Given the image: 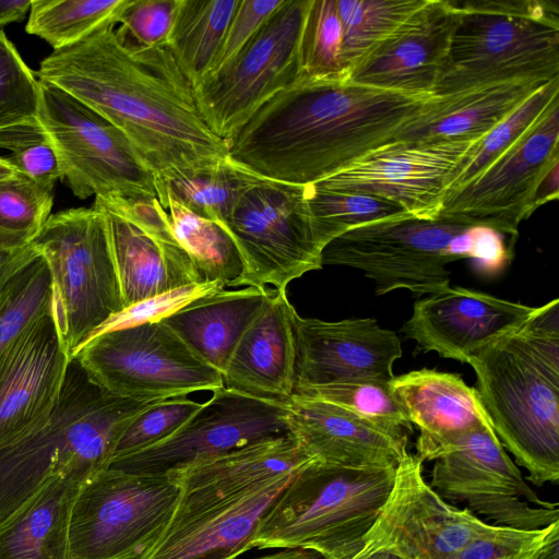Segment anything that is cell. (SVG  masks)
<instances>
[{
	"instance_id": "11a10c76",
	"label": "cell",
	"mask_w": 559,
	"mask_h": 559,
	"mask_svg": "<svg viewBox=\"0 0 559 559\" xmlns=\"http://www.w3.org/2000/svg\"><path fill=\"white\" fill-rule=\"evenodd\" d=\"M534 559H559V522L554 524L544 546Z\"/></svg>"
},
{
	"instance_id": "9f6ffc18",
	"label": "cell",
	"mask_w": 559,
	"mask_h": 559,
	"mask_svg": "<svg viewBox=\"0 0 559 559\" xmlns=\"http://www.w3.org/2000/svg\"><path fill=\"white\" fill-rule=\"evenodd\" d=\"M314 551L304 549H285L283 551L267 555L255 559H317Z\"/></svg>"
},
{
	"instance_id": "d590c367",
	"label": "cell",
	"mask_w": 559,
	"mask_h": 559,
	"mask_svg": "<svg viewBox=\"0 0 559 559\" xmlns=\"http://www.w3.org/2000/svg\"><path fill=\"white\" fill-rule=\"evenodd\" d=\"M126 3L127 0H32L25 29L58 50L106 23L117 24Z\"/></svg>"
},
{
	"instance_id": "db71d44e",
	"label": "cell",
	"mask_w": 559,
	"mask_h": 559,
	"mask_svg": "<svg viewBox=\"0 0 559 559\" xmlns=\"http://www.w3.org/2000/svg\"><path fill=\"white\" fill-rule=\"evenodd\" d=\"M559 165L555 166L545 177L535 197L536 209L544 203L557 200L559 195Z\"/></svg>"
},
{
	"instance_id": "5bb4252c",
	"label": "cell",
	"mask_w": 559,
	"mask_h": 559,
	"mask_svg": "<svg viewBox=\"0 0 559 559\" xmlns=\"http://www.w3.org/2000/svg\"><path fill=\"white\" fill-rule=\"evenodd\" d=\"M433 461L429 486L445 501H465L493 525L532 531L559 522L558 504L525 483L491 425L451 440Z\"/></svg>"
},
{
	"instance_id": "8d00e7d4",
	"label": "cell",
	"mask_w": 559,
	"mask_h": 559,
	"mask_svg": "<svg viewBox=\"0 0 559 559\" xmlns=\"http://www.w3.org/2000/svg\"><path fill=\"white\" fill-rule=\"evenodd\" d=\"M559 97V78L533 93L475 145L452 176L447 194L479 176L492 162L513 145ZM445 194V195H447Z\"/></svg>"
},
{
	"instance_id": "5b68a950",
	"label": "cell",
	"mask_w": 559,
	"mask_h": 559,
	"mask_svg": "<svg viewBox=\"0 0 559 559\" xmlns=\"http://www.w3.org/2000/svg\"><path fill=\"white\" fill-rule=\"evenodd\" d=\"M396 467L312 462L261 520L252 547L304 549L323 559H356L394 485Z\"/></svg>"
},
{
	"instance_id": "b9f144b4",
	"label": "cell",
	"mask_w": 559,
	"mask_h": 559,
	"mask_svg": "<svg viewBox=\"0 0 559 559\" xmlns=\"http://www.w3.org/2000/svg\"><path fill=\"white\" fill-rule=\"evenodd\" d=\"M294 394L341 406L383 427L412 435L413 425L393 397L389 382L360 381L295 386Z\"/></svg>"
},
{
	"instance_id": "ee69618b",
	"label": "cell",
	"mask_w": 559,
	"mask_h": 559,
	"mask_svg": "<svg viewBox=\"0 0 559 559\" xmlns=\"http://www.w3.org/2000/svg\"><path fill=\"white\" fill-rule=\"evenodd\" d=\"M38 108V80L0 31V130L37 120Z\"/></svg>"
},
{
	"instance_id": "681fc988",
	"label": "cell",
	"mask_w": 559,
	"mask_h": 559,
	"mask_svg": "<svg viewBox=\"0 0 559 559\" xmlns=\"http://www.w3.org/2000/svg\"><path fill=\"white\" fill-rule=\"evenodd\" d=\"M282 2L283 0H239L227 26L219 51L206 76L229 62Z\"/></svg>"
},
{
	"instance_id": "ab89813d",
	"label": "cell",
	"mask_w": 559,
	"mask_h": 559,
	"mask_svg": "<svg viewBox=\"0 0 559 559\" xmlns=\"http://www.w3.org/2000/svg\"><path fill=\"white\" fill-rule=\"evenodd\" d=\"M50 308V276L38 257L0 294V366L26 326Z\"/></svg>"
},
{
	"instance_id": "8992f818",
	"label": "cell",
	"mask_w": 559,
	"mask_h": 559,
	"mask_svg": "<svg viewBox=\"0 0 559 559\" xmlns=\"http://www.w3.org/2000/svg\"><path fill=\"white\" fill-rule=\"evenodd\" d=\"M457 21L433 94L559 78V7L537 0H453Z\"/></svg>"
},
{
	"instance_id": "484cf974",
	"label": "cell",
	"mask_w": 559,
	"mask_h": 559,
	"mask_svg": "<svg viewBox=\"0 0 559 559\" xmlns=\"http://www.w3.org/2000/svg\"><path fill=\"white\" fill-rule=\"evenodd\" d=\"M298 313L286 292L276 290L237 343L223 373L226 389L287 402L296 384Z\"/></svg>"
},
{
	"instance_id": "f5cc1de1",
	"label": "cell",
	"mask_w": 559,
	"mask_h": 559,
	"mask_svg": "<svg viewBox=\"0 0 559 559\" xmlns=\"http://www.w3.org/2000/svg\"><path fill=\"white\" fill-rule=\"evenodd\" d=\"M31 0H0V26L21 21L31 8Z\"/></svg>"
},
{
	"instance_id": "ac0fdd59",
	"label": "cell",
	"mask_w": 559,
	"mask_h": 559,
	"mask_svg": "<svg viewBox=\"0 0 559 559\" xmlns=\"http://www.w3.org/2000/svg\"><path fill=\"white\" fill-rule=\"evenodd\" d=\"M93 206L105 224L123 308L177 287L203 283L156 198L95 197Z\"/></svg>"
},
{
	"instance_id": "7a4b0ae2",
	"label": "cell",
	"mask_w": 559,
	"mask_h": 559,
	"mask_svg": "<svg viewBox=\"0 0 559 559\" xmlns=\"http://www.w3.org/2000/svg\"><path fill=\"white\" fill-rule=\"evenodd\" d=\"M437 97L299 75L225 140L227 155L260 177L311 185L396 141Z\"/></svg>"
},
{
	"instance_id": "6da1fadb",
	"label": "cell",
	"mask_w": 559,
	"mask_h": 559,
	"mask_svg": "<svg viewBox=\"0 0 559 559\" xmlns=\"http://www.w3.org/2000/svg\"><path fill=\"white\" fill-rule=\"evenodd\" d=\"M49 82L97 112L130 142L155 181L157 200L168 180L214 166L227 156L198 109L194 87L166 44L135 46L116 23L53 50L40 62Z\"/></svg>"
},
{
	"instance_id": "7bdbcfd3",
	"label": "cell",
	"mask_w": 559,
	"mask_h": 559,
	"mask_svg": "<svg viewBox=\"0 0 559 559\" xmlns=\"http://www.w3.org/2000/svg\"><path fill=\"white\" fill-rule=\"evenodd\" d=\"M0 147L11 152L8 160L17 173L39 186L52 190L61 179L53 145L38 119L1 129Z\"/></svg>"
},
{
	"instance_id": "6f0895ef",
	"label": "cell",
	"mask_w": 559,
	"mask_h": 559,
	"mask_svg": "<svg viewBox=\"0 0 559 559\" xmlns=\"http://www.w3.org/2000/svg\"><path fill=\"white\" fill-rule=\"evenodd\" d=\"M16 169L8 160V158L0 157V181H3L16 174Z\"/></svg>"
},
{
	"instance_id": "816d5d0a",
	"label": "cell",
	"mask_w": 559,
	"mask_h": 559,
	"mask_svg": "<svg viewBox=\"0 0 559 559\" xmlns=\"http://www.w3.org/2000/svg\"><path fill=\"white\" fill-rule=\"evenodd\" d=\"M38 257L31 245L21 250H8L0 246V294L19 273Z\"/></svg>"
},
{
	"instance_id": "c3c4849f",
	"label": "cell",
	"mask_w": 559,
	"mask_h": 559,
	"mask_svg": "<svg viewBox=\"0 0 559 559\" xmlns=\"http://www.w3.org/2000/svg\"><path fill=\"white\" fill-rule=\"evenodd\" d=\"M555 523L532 531L491 524L490 528L468 542L453 559H534Z\"/></svg>"
},
{
	"instance_id": "e0dca14e",
	"label": "cell",
	"mask_w": 559,
	"mask_h": 559,
	"mask_svg": "<svg viewBox=\"0 0 559 559\" xmlns=\"http://www.w3.org/2000/svg\"><path fill=\"white\" fill-rule=\"evenodd\" d=\"M469 509L443 500L425 480L423 462L407 452L395 468L394 485L356 559L389 551L403 559H453L490 528Z\"/></svg>"
},
{
	"instance_id": "7dc6e473",
	"label": "cell",
	"mask_w": 559,
	"mask_h": 559,
	"mask_svg": "<svg viewBox=\"0 0 559 559\" xmlns=\"http://www.w3.org/2000/svg\"><path fill=\"white\" fill-rule=\"evenodd\" d=\"M180 0H127L117 19L118 33L141 47L166 44Z\"/></svg>"
},
{
	"instance_id": "d6986e66",
	"label": "cell",
	"mask_w": 559,
	"mask_h": 559,
	"mask_svg": "<svg viewBox=\"0 0 559 559\" xmlns=\"http://www.w3.org/2000/svg\"><path fill=\"white\" fill-rule=\"evenodd\" d=\"M479 140L395 141L311 186L385 199L416 218L436 219L453 174Z\"/></svg>"
},
{
	"instance_id": "680465c9",
	"label": "cell",
	"mask_w": 559,
	"mask_h": 559,
	"mask_svg": "<svg viewBox=\"0 0 559 559\" xmlns=\"http://www.w3.org/2000/svg\"><path fill=\"white\" fill-rule=\"evenodd\" d=\"M365 559H403L392 552L389 551H376L369 556H367Z\"/></svg>"
},
{
	"instance_id": "44dd1931",
	"label": "cell",
	"mask_w": 559,
	"mask_h": 559,
	"mask_svg": "<svg viewBox=\"0 0 559 559\" xmlns=\"http://www.w3.org/2000/svg\"><path fill=\"white\" fill-rule=\"evenodd\" d=\"M70 360L50 308L26 326L0 366V449L48 421Z\"/></svg>"
},
{
	"instance_id": "4316f807",
	"label": "cell",
	"mask_w": 559,
	"mask_h": 559,
	"mask_svg": "<svg viewBox=\"0 0 559 559\" xmlns=\"http://www.w3.org/2000/svg\"><path fill=\"white\" fill-rule=\"evenodd\" d=\"M389 386L407 420L420 430L416 456L421 462L433 461L451 440L491 425L476 389L459 374L420 369L394 376Z\"/></svg>"
},
{
	"instance_id": "9a60e30c",
	"label": "cell",
	"mask_w": 559,
	"mask_h": 559,
	"mask_svg": "<svg viewBox=\"0 0 559 559\" xmlns=\"http://www.w3.org/2000/svg\"><path fill=\"white\" fill-rule=\"evenodd\" d=\"M559 97L479 176L445 195L438 217L491 227L514 241L535 210V197L559 165Z\"/></svg>"
},
{
	"instance_id": "1f68e13d",
	"label": "cell",
	"mask_w": 559,
	"mask_h": 559,
	"mask_svg": "<svg viewBox=\"0 0 559 559\" xmlns=\"http://www.w3.org/2000/svg\"><path fill=\"white\" fill-rule=\"evenodd\" d=\"M238 1L180 0L167 45L193 87L209 73Z\"/></svg>"
},
{
	"instance_id": "8fae6325",
	"label": "cell",
	"mask_w": 559,
	"mask_h": 559,
	"mask_svg": "<svg viewBox=\"0 0 559 559\" xmlns=\"http://www.w3.org/2000/svg\"><path fill=\"white\" fill-rule=\"evenodd\" d=\"M72 358L96 385L122 399L163 401L224 386L223 376L162 321L103 333Z\"/></svg>"
},
{
	"instance_id": "f1b7e54d",
	"label": "cell",
	"mask_w": 559,
	"mask_h": 559,
	"mask_svg": "<svg viewBox=\"0 0 559 559\" xmlns=\"http://www.w3.org/2000/svg\"><path fill=\"white\" fill-rule=\"evenodd\" d=\"M275 292L253 286L223 289L194 299L162 322L223 376L243 332Z\"/></svg>"
},
{
	"instance_id": "3957f363",
	"label": "cell",
	"mask_w": 559,
	"mask_h": 559,
	"mask_svg": "<svg viewBox=\"0 0 559 559\" xmlns=\"http://www.w3.org/2000/svg\"><path fill=\"white\" fill-rule=\"evenodd\" d=\"M503 448L536 486L559 479V300L487 344L468 361Z\"/></svg>"
},
{
	"instance_id": "836d02e7",
	"label": "cell",
	"mask_w": 559,
	"mask_h": 559,
	"mask_svg": "<svg viewBox=\"0 0 559 559\" xmlns=\"http://www.w3.org/2000/svg\"><path fill=\"white\" fill-rule=\"evenodd\" d=\"M426 0H336L342 24V64L347 76Z\"/></svg>"
},
{
	"instance_id": "f907efd6",
	"label": "cell",
	"mask_w": 559,
	"mask_h": 559,
	"mask_svg": "<svg viewBox=\"0 0 559 559\" xmlns=\"http://www.w3.org/2000/svg\"><path fill=\"white\" fill-rule=\"evenodd\" d=\"M504 235L487 226H474V246L471 259L481 272L495 273L506 266L512 257Z\"/></svg>"
},
{
	"instance_id": "bcb514c9",
	"label": "cell",
	"mask_w": 559,
	"mask_h": 559,
	"mask_svg": "<svg viewBox=\"0 0 559 559\" xmlns=\"http://www.w3.org/2000/svg\"><path fill=\"white\" fill-rule=\"evenodd\" d=\"M223 289H226L223 282H203L177 287L166 293L139 300L109 317L86 341L110 331L151 322H159L194 299Z\"/></svg>"
},
{
	"instance_id": "f35d334b",
	"label": "cell",
	"mask_w": 559,
	"mask_h": 559,
	"mask_svg": "<svg viewBox=\"0 0 559 559\" xmlns=\"http://www.w3.org/2000/svg\"><path fill=\"white\" fill-rule=\"evenodd\" d=\"M308 202L318 239L325 248L347 230L407 213L399 204L376 197L325 191L307 185Z\"/></svg>"
},
{
	"instance_id": "f546056e",
	"label": "cell",
	"mask_w": 559,
	"mask_h": 559,
	"mask_svg": "<svg viewBox=\"0 0 559 559\" xmlns=\"http://www.w3.org/2000/svg\"><path fill=\"white\" fill-rule=\"evenodd\" d=\"M547 82L495 83L438 96L396 141L423 144L481 139Z\"/></svg>"
},
{
	"instance_id": "30bf717a",
	"label": "cell",
	"mask_w": 559,
	"mask_h": 559,
	"mask_svg": "<svg viewBox=\"0 0 559 559\" xmlns=\"http://www.w3.org/2000/svg\"><path fill=\"white\" fill-rule=\"evenodd\" d=\"M38 86L37 119L76 198L157 199L152 173L116 127L58 86Z\"/></svg>"
},
{
	"instance_id": "ffe728a7",
	"label": "cell",
	"mask_w": 559,
	"mask_h": 559,
	"mask_svg": "<svg viewBox=\"0 0 559 559\" xmlns=\"http://www.w3.org/2000/svg\"><path fill=\"white\" fill-rule=\"evenodd\" d=\"M296 474L228 499L180 493L166 527L136 559H236L253 548L261 520Z\"/></svg>"
},
{
	"instance_id": "60d3db41",
	"label": "cell",
	"mask_w": 559,
	"mask_h": 559,
	"mask_svg": "<svg viewBox=\"0 0 559 559\" xmlns=\"http://www.w3.org/2000/svg\"><path fill=\"white\" fill-rule=\"evenodd\" d=\"M342 39L336 0H309L300 36V75L348 80L341 58Z\"/></svg>"
},
{
	"instance_id": "603a6c76",
	"label": "cell",
	"mask_w": 559,
	"mask_h": 559,
	"mask_svg": "<svg viewBox=\"0 0 559 559\" xmlns=\"http://www.w3.org/2000/svg\"><path fill=\"white\" fill-rule=\"evenodd\" d=\"M534 309L479 290L448 286L416 301L401 331L423 352L468 364L480 348L524 323Z\"/></svg>"
},
{
	"instance_id": "74e56055",
	"label": "cell",
	"mask_w": 559,
	"mask_h": 559,
	"mask_svg": "<svg viewBox=\"0 0 559 559\" xmlns=\"http://www.w3.org/2000/svg\"><path fill=\"white\" fill-rule=\"evenodd\" d=\"M52 200V190L20 173L0 181V246L28 247L50 216Z\"/></svg>"
},
{
	"instance_id": "277c9868",
	"label": "cell",
	"mask_w": 559,
	"mask_h": 559,
	"mask_svg": "<svg viewBox=\"0 0 559 559\" xmlns=\"http://www.w3.org/2000/svg\"><path fill=\"white\" fill-rule=\"evenodd\" d=\"M157 402L122 399L105 391L72 358L48 421L0 449V524L50 479L72 478L84 484L107 469L124 430Z\"/></svg>"
},
{
	"instance_id": "d4e9b609",
	"label": "cell",
	"mask_w": 559,
	"mask_h": 559,
	"mask_svg": "<svg viewBox=\"0 0 559 559\" xmlns=\"http://www.w3.org/2000/svg\"><path fill=\"white\" fill-rule=\"evenodd\" d=\"M289 430L317 462L348 467H396L411 433L390 429L341 406L293 394Z\"/></svg>"
},
{
	"instance_id": "e575fe53",
	"label": "cell",
	"mask_w": 559,
	"mask_h": 559,
	"mask_svg": "<svg viewBox=\"0 0 559 559\" xmlns=\"http://www.w3.org/2000/svg\"><path fill=\"white\" fill-rule=\"evenodd\" d=\"M254 176L227 155L212 167L168 180L158 201L166 210V195L170 194L193 213L224 225Z\"/></svg>"
},
{
	"instance_id": "f6af8a7d",
	"label": "cell",
	"mask_w": 559,
	"mask_h": 559,
	"mask_svg": "<svg viewBox=\"0 0 559 559\" xmlns=\"http://www.w3.org/2000/svg\"><path fill=\"white\" fill-rule=\"evenodd\" d=\"M200 406L201 403L186 396L167 399L153 404L136 416L124 430L117 443L112 460L139 452L166 439Z\"/></svg>"
},
{
	"instance_id": "cb8c5ba5",
	"label": "cell",
	"mask_w": 559,
	"mask_h": 559,
	"mask_svg": "<svg viewBox=\"0 0 559 559\" xmlns=\"http://www.w3.org/2000/svg\"><path fill=\"white\" fill-rule=\"evenodd\" d=\"M457 15L453 0H426L352 69L348 81L389 91L433 94Z\"/></svg>"
},
{
	"instance_id": "9c48e42d",
	"label": "cell",
	"mask_w": 559,
	"mask_h": 559,
	"mask_svg": "<svg viewBox=\"0 0 559 559\" xmlns=\"http://www.w3.org/2000/svg\"><path fill=\"white\" fill-rule=\"evenodd\" d=\"M181 489L168 475L107 468L84 483L72 504L69 559H136L169 522Z\"/></svg>"
},
{
	"instance_id": "2e32d148",
	"label": "cell",
	"mask_w": 559,
	"mask_h": 559,
	"mask_svg": "<svg viewBox=\"0 0 559 559\" xmlns=\"http://www.w3.org/2000/svg\"><path fill=\"white\" fill-rule=\"evenodd\" d=\"M288 433L287 402L257 399L223 386L169 437L114 459L109 468L167 475L195 461Z\"/></svg>"
},
{
	"instance_id": "83f0119b",
	"label": "cell",
	"mask_w": 559,
	"mask_h": 559,
	"mask_svg": "<svg viewBox=\"0 0 559 559\" xmlns=\"http://www.w3.org/2000/svg\"><path fill=\"white\" fill-rule=\"evenodd\" d=\"M314 461L288 433L195 461L167 475L182 496L228 499L296 474Z\"/></svg>"
},
{
	"instance_id": "52a82bcc",
	"label": "cell",
	"mask_w": 559,
	"mask_h": 559,
	"mask_svg": "<svg viewBox=\"0 0 559 559\" xmlns=\"http://www.w3.org/2000/svg\"><path fill=\"white\" fill-rule=\"evenodd\" d=\"M31 247L48 267L51 314L72 359L91 334L123 308L102 214L92 206L50 215Z\"/></svg>"
},
{
	"instance_id": "7402d4cb",
	"label": "cell",
	"mask_w": 559,
	"mask_h": 559,
	"mask_svg": "<svg viewBox=\"0 0 559 559\" xmlns=\"http://www.w3.org/2000/svg\"><path fill=\"white\" fill-rule=\"evenodd\" d=\"M295 333V386L390 382L393 365L402 356L396 333L372 318L329 322L297 314Z\"/></svg>"
},
{
	"instance_id": "d6a6232c",
	"label": "cell",
	"mask_w": 559,
	"mask_h": 559,
	"mask_svg": "<svg viewBox=\"0 0 559 559\" xmlns=\"http://www.w3.org/2000/svg\"><path fill=\"white\" fill-rule=\"evenodd\" d=\"M166 211L176 239L189 254L202 281H219L226 287H235L245 265L225 225L193 213L170 194L166 195Z\"/></svg>"
},
{
	"instance_id": "7c38bea8",
	"label": "cell",
	"mask_w": 559,
	"mask_h": 559,
	"mask_svg": "<svg viewBox=\"0 0 559 559\" xmlns=\"http://www.w3.org/2000/svg\"><path fill=\"white\" fill-rule=\"evenodd\" d=\"M469 225L411 214L382 218L347 230L322 252V265L358 269L376 284V295L407 289L433 294L450 284L445 265L459 260L454 239Z\"/></svg>"
},
{
	"instance_id": "ba28073f",
	"label": "cell",
	"mask_w": 559,
	"mask_h": 559,
	"mask_svg": "<svg viewBox=\"0 0 559 559\" xmlns=\"http://www.w3.org/2000/svg\"><path fill=\"white\" fill-rule=\"evenodd\" d=\"M243 260L237 286L286 292L305 273L322 269L307 186L254 176L224 223Z\"/></svg>"
},
{
	"instance_id": "4dcf8cb0",
	"label": "cell",
	"mask_w": 559,
	"mask_h": 559,
	"mask_svg": "<svg viewBox=\"0 0 559 559\" xmlns=\"http://www.w3.org/2000/svg\"><path fill=\"white\" fill-rule=\"evenodd\" d=\"M83 484L52 478L0 524V559H69L72 504Z\"/></svg>"
},
{
	"instance_id": "4fadbf2b",
	"label": "cell",
	"mask_w": 559,
	"mask_h": 559,
	"mask_svg": "<svg viewBox=\"0 0 559 559\" xmlns=\"http://www.w3.org/2000/svg\"><path fill=\"white\" fill-rule=\"evenodd\" d=\"M309 0H283L246 46L204 78L194 94L209 129L224 141L300 75V36Z\"/></svg>"
}]
</instances>
